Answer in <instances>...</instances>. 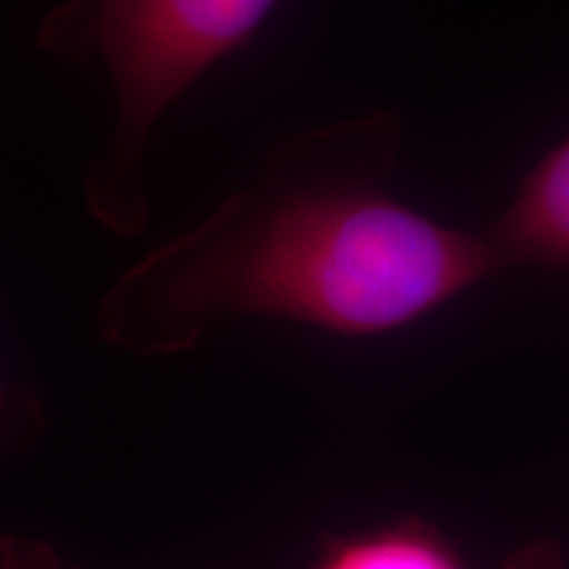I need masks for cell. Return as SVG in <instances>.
<instances>
[{
	"instance_id": "obj_2",
	"label": "cell",
	"mask_w": 569,
	"mask_h": 569,
	"mask_svg": "<svg viewBox=\"0 0 569 569\" xmlns=\"http://www.w3.org/2000/svg\"><path fill=\"white\" fill-rule=\"evenodd\" d=\"M277 0H61L34 46L59 61H98L113 98V130L84 169L88 213L117 238L151 222L146 156L156 127L206 71L246 46Z\"/></svg>"
},
{
	"instance_id": "obj_7",
	"label": "cell",
	"mask_w": 569,
	"mask_h": 569,
	"mask_svg": "<svg viewBox=\"0 0 569 569\" xmlns=\"http://www.w3.org/2000/svg\"><path fill=\"white\" fill-rule=\"evenodd\" d=\"M498 569H569V559L553 540H532L511 551Z\"/></svg>"
},
{
	"instance_id": "obj_1",
	"label": "cell",
	"mask_w": 569,
	"mask_h": 569,
	"mask_svg": "<svg viewBox=\"0 0 569 569\" xmlns=\"http://www.w3.org/2000/svg\"><path fill=\"white\" fill-rule=\"evenodd\" d=\"M401 146L403 119L390 109L274 140L248 188L103 290L98 336L140 359L190 351L230 317L388 336L501 274L486 230L390 196Z\"/></svg>"
},
{
	"instance_id": "obj_3",
	"label": "cell",
	"mask_w": 569,
	"mask_h": 569,
	"mask_svg": "<svg viewBox=\"0 0 569 569\" xmlns=\"http://www.w3.org/2000/svg\"><path fill=\"white\" fill-rule=\"evenodd\" d=\"M486 234L507 267H536L569 280V134L530 169Z\"/></svg>"
},
{
	"instance_id": "obj_6",
	"label": "cell",
	"mask_w": 569,
	"mask_h": 569,
	"mask_svg": "<svg viewBox=\"0 0 569 569\" xmlns=\"http://www.w3.org/2000/svg\"><path fill=\"white\" fill-rule=\"evenodd\" d=\"M0 569H67L48 543L24 536H0Z\"/></svg>"
},
{
	"instance_id": "obj_5",
	"label": "cell",
	"mask_w": 569,
	"mask_h": 569,
	"mask_svg": "<svg viewBox=\"0 0 569 569\" xmlns=\"http://www.w3.org/2000/svg\"><path fill=\"white\" fill-rule=\"evenodd\" d=\"M42 415L30 396L0 380V448H17L38 436Z\"/></svg>"
},
{
	"instance_id": "obj_4",
	"label": "cell",
	"mask_w": 569,
	"mask_h": 569,
	"mask_svg": "<svg viewBox=\"0 0 569 569\" xmlns=\"http://www.w3.org/2000/svg\"><path fill=\"white\" fill-rule=\"evenodd\" d=\"M311 569H469L430 525L390 522L327 543Z\"/></svg>"
}]
</instances>
